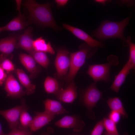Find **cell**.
I'll list each match as a JSON object with an SVG mask.
<instances>
[{
	"mask_svg": "<svg viewBox=\"0 0 135 135\" xmlns=\"http://www.w3.org/2000/svg\"><path fill=\"white\" fill-rule=\"evenodd\" d=\"M19 58L21 64L30 73V78L33 79L36 77L40 70L32 56L21 53L19 54Z\"/></svg>",
	"mask_w": 135,
	"mask_h": 135,
	"instance_id": "9a60e30c",
	"label": "cell"
},
{
	"mask_svg": "<svg viewBox=\"0 0 135 135\" xmlns=\"http://www.w3.org/2000/svg\"><path fill=\"white\" fill-rule=\"evenodd\" d=\"M28 106L24 108L20 114L19 118V125L18 129L26 131H28V128L32 121V118L28 112Z\"/></svg>",
	"mask_w": 135,
	"mask_h": 135,
	"instance_id": "7402d4cb",
	"label": "cell"
},
{
	"mask_svg": "<svg viewBox=\"0 0 135 135\" xmlns=\"http://www.w3.org/2000/svg\"><path fill=\"white\" fill-rule=\"evenodd\" d=\"M55 124L59 128H72L74 132H78L82 130L85 124L77 116H66L56 122Z\"/></svg>",
	"mask_w": 135,
	"mask_h": 135,
	"instance_id": "30bf717a",
	"label": "cell"
},
{
	"mask_svg": "<svg viewBox=\"0 0 135 135\" xmlns=\"http://www.w3.org/2000/svg\"><path fill=\"white\" fill-rule=\"evenodd\" d=\"M107 102L112 111L118 112L123 118L128 117L122 103L119 98H110Z\"/></svg>",
	"mask_w": 135,
	"mask_h": 135,
	"instance_id": "44dd1931",
	"label": "cell"
},
{
	"mask_svg": "<svg viewBox=\"0 0 135 135\" xmlns=\"http://www.w3.org/2000/svg\"><path fill=\"white\" fill-rule=\"evenodd\" d=\"M35 114L30 127V130L32 132L36 131L47 124L55 116L45 111L35 112Z\"/></svg>",
	"mask_w": 135,
	"mask_h": 135,
	"instance_id": "4fadbf2b",
	"label": "cell"
},
{
	"mask_svg": "<svg viewBox=\"0 0 135 135\" xmlns=\"http://www.w3.org/2000/svg\"><path fill=\"white\" fill-rule=\"evenodd\" d=\"M33 28L31 26L25 30L23 34L18 36L16 45V48H21L27 52L31 55L34 50L33 46L32 31Z\"/></svg>",
	"mask_w": 135,
	"mask_h": 135,
	"instance_id": "8fae6325",
	"label": "cell"
},
{
	"mask_svg": "<svg viewBox=\"0 0 135 135\" xmlns=\"http://www.w3.org/2000/svg\"><path fill=\"white\" fill-rule=\"evenodd\" d=\"M98 48L90 47L86 44H82L80 50L70 54L69 72L64 77L66 83L69 84L73 81L78 70L84 64L86 58L94 55Z\"/></svg>",
	"mask_w": 135,
	"mask_h": 135,
	"instance_id": "3957f363",
	"label": "cell"
},
{
	"mask_svg": "<svg viewBox=\"0 0 135 135\" xmlns=\"http://www.w3.org/2000/svg\"><path fill=\"white\" fill-rule=\"evenodd\" d=\"M104 128L103 120L99 121L96 124L90 135H101Z\"/></svg>",
	"mask_w": 135,
	"mask_h": 135,
	"instance_id": "83f0119b",
	"label": "cell"
},
{
	"mask_svg": "<svg viewBox=\"0 0 135 135\" xmlns=\"http://www.w3.org/2000/svg\"><path fill=\"white\" fill-rule=\"evenodd\" d=\"M11 130L9 133L4 134V135H32V132L30 130H25L18 128Z\"/></svg>",
	"mask_w": 135,
	"mask_h": 135,
	"instance_id": "f1b7e54d",
	"label": "cell"
},
{
	"mask_svg": "<svg viewBox=\"0 0 135 135\" xmlns=\"http://www.w3.org/2000/svg\"><path fill=\"white\" fill-rule=\"evenodd\" d=\"M21 105L7 110H0V115L3 116L8 122L9 128L12 130L18 128L19 118L22 111L28 106L24 100L21 101Z\"/></svg>",
	"mask_w": 135,
	"mask_h": 135,
	"instance_id": "8992f818",
	"label": "cell"
},
{
	"mask_svg": "<svg viewBox=\"0 0 135 135\" xmlns=\"http://www.w3.org/2000/svg\"><path fill=\"white\" fill-rule=\"evenodd\" d=\"M18 36L13 34L0 40V52L1 54L6 56L12 54L16 48Z\"/></svg>",
	"mask_w": 135,
	"mask_h": 135,
	"instance_id": "e0dca14e",
	"label": "cell"
},
{
	"mask_svg": "<svg viewBox=\"0 0 135 135\" xmlns=\"http://www.w3.org/2000/svg\"><path fill=\"white\" fill-rule=\"evenodd\" d=\"M7 76L4 70L0 66V86L4 83Z\"/></svg>",
	"mask_w": 135,
	"mask_h": 135,
	"instance_id": "4dcf8cb0",
	"label": "cell"
},
{
	"mask_svg": "<svg viewBox=\"0 0 135 135\" xmlns=\"http://www.w3.org/2000/svg\"><path fill=\"white\" fill-rule=\"evenodd\" d=\"M130 20V18L128 17L119 22L104 20L98 28L94 31L92 35L102 40L111 38H118L122 40L124 46H128L124 32Z\"/></svg>",
	"mask_w": 135,
	"mask_h": 135,
	"instance_id": "7a4b0ae2",
	"label": "cell"
},
{
	"mask_svg": "<svg viewBox=\"0 0 135 135\" xmlns=\"http://www.w3.org/2000/svg\"><path fill=\"white\" fill-rule=\"evenodd\" d=\"M118 59L116 56L110 55L108 57V62L107 63L88 66L86 73L93 79L95 83L100 80L108 82L110 79L111 67L118 64Z\"/></svg>",
	"mask_w": 135,
	"mask_h": 135,
	"instance_id": "277c9868",
	"label": "cell"
},
{
	"mask_svg": "<svg viewBox=\"0 0 135 135\" xmlns=\"http://www.w3.org/2000/svg\"><path fill=\"white\" fill-rule=\"evenodd\" d=\"M95 1L97 3L105 5L106 3L108 1L106 0H95Z\"/></svg>",
	"mask_w": 135,
	"mask_h": 135,
	"instance_id": "836d02e7",
	"label": "cell"
},
{
	"mask_svg": "<svg viewBox=\"0 0 135 135\" xmlns=\"http://www.w3.org/2000/svg\"><path fill=\"white\" fill-rule=\"evenodd\" d=\"M31 56L36 62L45 69L47 68L50 62L46 53L34 50Z\"/></svg>",
	"mask_w": 135,
	"mask_h": 135,
	"instance_id": "d4e9b609",
	"label": "cell"
},
{
	"mask_svg": "<svg viewBox=\"0 0 135 135\" xmlns=\"http://www.w3.org/2000/svg\"><path fill=\"white\" fill-rule=\"evenodd\" d=\"M69 54L68 51L64 49H59L57 51L54 65L57 76L59 78L66 76L69 68L70 58Z\"/></svg>",
	"mask_w": 135,
	"mask_h": 135,
	"instance_id": "52a82bcc",
	"label": "cell"
},
{
	"mask_svg": "<svg viewBox=\"0 0 135 135\" xmlns=\"http://www.w3.org/2000/svg\"><path fill=\"white\" fill-rule=\"evenodd\" d=\"M4 133L2 131L1 125L0 122V135H4Z\"/></svg>",
	"mask_w": 135,
	"mask_h": 135,
	"instance_id": "d590c367",
	"label": "cell"
},
{
	"mask_svg": "<svg viewBox=\"0 0 135 135\" xmlns=\"http://www.w3.org/2000/svg\"><path fill=\"white\" fill-rule=\"evenodd\" d=\"M134 68L129 59L118 74L115 76V79L110 88L116 92H118L127 75L130 73V70Z\"/></svg>",
	"mask_w": 135,
	"mask_h": 135,
	"instance_id": "2e32d148",
	"label": "cell"
},
{
	"mask_svg": "<svg viewBox=\"0 0 135 135\" xmlns=\"http://www.w3.org/2000/svg\"><path fill=\"white\" fill-rule=\"evenodd\" d=\"M33 46L34 50L54 54L55 51L50 42H46L42 37L38 38L33 42Z\"/></svg>",
	"mask_w": 135,
	"mask_h": 135,
	"instance_id": "ffe728a7",
	"label": "cell"
},
{
	"mask_svg": "<svg viewBox=\"0 0 135 135\" xmlns=\"http://www.w3.org/2000/svg\"><path fill=\"white\" fill-rule=\"evenodd\" d=\"M20 82L26 89V94L30 95L34 92L36 86L31 83L29 77L22 69H17L15 70Z\"/></svg>",
	"mask_w": 135,
	"mask_h": 135,
	"instance_id": "d6986e66",
	"label": "cell"
},
{
	"mask_svg": "<svg viewBox=\"0 0 135 135\" xmlns=\"http://www.w3.org/2000/svg\"><path fill=\"white\" fill-rule=\"evenodd\" d=\"M13 56H6L1 54L0 55V66L8 74L15 70V66L11 60Z\"/></svg>",
	"mask_w": 135,
	"mask_h": 135,
	"instance_id": "cb8c5ba5",
	"label": "cell"
},
{
	"mask_svg": "<svg viewBox=\"0 0 135 135\" xmlns=\"http://www.w3.org/2000/svg\"><path fill=\"white\" fill-rule=\"evenodd\" d=\"M4 83V89L8 96L14 98H20L26 94L22 86L11 73L7 75Z\"/></svg>",
	"mask_w": 135,
	"mask_h": 135,
	"instance_id": "ba28073f",
	"label": "cell"
},
{
	"mask_svg": "<svg viewBox=\"0 0 135 135\" xmlns=\"http://www.w3.org/2000/svg\"><path fill=\"white\" fill-rule=\"evenodd\" d=\"M18 11V15L2 27V32L15 31L23 30L29 24L30 22L27 20L25 15L21 13L20 10Z\"/></svg>",
	"mask_w": 135,
	"mask_h": 135,
	"instance_id": "5bb4252c",
	"label": "cell"
},
{
	"mask_svg": "<svg viewBox=\"0 0 135 135\" xmlns=\"http://www.w3.org/2000/svg\"><path fill=\"white\" fill-rule=\"evenodd\" d=\"M55 95L62 102L67 103L73 102L77 96L76 87L74 81L70 82L66 88H61Z\"/></svg>",
	"mask_w": 135,
	"mask_h": 135,
	"instance_id": "7c38bea8",
	"label": "cell"
},
{
	"mask_svg": "<svg viewBox=\"0 0 135 135\" xmlns=\"http://www.w3.org/2000/svg\"><path fill=\"white\" fill-rule=\"evenodd\" d=\"M126 39L127 42L129 46L130 56L129 59L133 66H135V44L132 42L130 36H128Z\"/></svg>",
	"mask_w": 135,
	"mask_h": 135,
	"instance_id": "4316f807",
	"label": "cell"
},
{
	"mask_svg": "<svg viewBox=\"0 0 135 135\" xmlns=\"http://www.w3.org/2000/svg\"><path fill=\"white\" fill-rule=\"evenodd\" d=\"M55 2L57 5L60 6H65L68 2V0H56Z\"/></svg>",
	"mask_w": 135,
	"mask_h": 135,
	"instance_id": "1f68e13d",
	"label": "cell"
},
{
	"mask_svg": "<svg viewBox=\"0 0 135 135\" xmlns=\"http://www.w3.org/2000/svg\"><path fill=\"white\" fill-rule=\"evenodd\" d=\"M104 128L108 133L118 134V133L116 128V124L109 118H104L103 120Z\"/></svg>",
	"mask_w": 135,
	"mask_h": 135,
	"instance_id": "484cf974",
	"label": "cell"
},
{
	"mask_svg": "<svg viewBox=\"0 0 135 135\" xmlns=\"http://www.w3.org/2000/svg\"><path fill=\"white\" fill-rule=\"evenodd\" d=\"M63 26L66 29L70 32L77 38L84 41L90 47L102 48L104 46V44L102 42L94 39L80 29L66 24H63Z\"/></svg>",
	"mask_w": 135,
	"mask_h": 135,
	"instance_id": "9c48e42d",
	"label": "cell"
},
{
	"mask_svg": "<svg viewBox=\"0 0 135 135\" xmlns=\"http://www.w3.org/2000/svg\"><path fill=\"white\" fill-rule=\"evenodd\" d=\"M22 4L29 13L28 18L30 22H32L43 27H49L56 31L60 30L54 19L49 3L41 4L34 0H27Z\"/></svg>",
	"mask_w": 135,
	"mask_h": 135,
	"instance_id": "6da1fadb",
	"label": "cell"
},
{
	"mask_svg": "<svg viewBox=\"0 0 135 135\" xmlns=\"http://www.w3.org/2000/svg\"><path fill=\"white\" fill-rule=\"evenodd\" d=\"M121 115L118 112L112 111L109 114V118L112 120L116 124L120 121Z\"/></svg>",
	"mask_w": 135,
	"mask_h": 135,
	"instance_id": "f546056e",
	"label": "cell"
},
{
	"mask_svg": "<svg viewBox=\"0 0 135 135\" xmlns=\"http://www.w3.org/2000/svg\"><path fill=\"white\" fill-rule=\"evenodd\" d=\"M105 135H119L118 134H114L108 133L106 132H104ZM123 135H128V134L126 132H125Z\"/></svg>",
	"mask_w": 135,
	"mask_h": 135,
	"instance_id": "e575fe53",
	"label": "cell"
},
{
	"mask_svg": "<svg viewBox=\"0 0 135 135\" xmlns=\"http://www.w3.org/2000/svg\"><path fill=\"white\" fill-rule=\"evenodd\" d=\"M45 91L48 94H56L61 89L60 88L58 82L54 78L48 76L44 83Z\"/></svg>",
	"mask_w": 135,
	"mask_h": 135,
	"instance_id": "603a6c76",
	"label": "cell"
},
{
	"mask_svg": "<svg viewBox=\"0 0 135 135\" xmlns=\"http://www.w3.org/2000/svg\"><path fill=\"white\" fill-rule=\"evenodd\" d=\"M3 31V27H0V33Z\"/></svg>",
	"mask_w": 135,
	"mask_h": 135,
	"instance_id": "8d00e7d4",
	"label": "cell"
},
{
	"mask_svg": "<svg viewBox=\"0 0 135 135\" xmlns=\"http://www.w3.org/2000/svg\"><path fill=\"white\" fill-rule=\"evenodd\" d=\"M102 92L98 89L95 83L90 85L84 92L83 100L88 110V113L90 114V118H95L94 113L92 111V109L102 98Z\"/></svg>",
	"mask_w": 135,
	"mask_h": 135,
	"instance_id": "5b68a950",
	"label": "cell"
},
{
	"mask_svg": "<svg viewBox=\"0 0 135 135\" xmlns=\"http://www.w3.org/2000/svg\"><path fill=\"white\" fill-rule=\"evenodd\" d=\"M43 102L44 106V111L51 115L55 116L56 115L68 112L58 101L47 99Z\"/></svg>",
	"mask_w": 135,
	"mask_h": 135,
	"instance_id": "ac0fdd59",
	"label": "cell"
},
{
	"mask_svg": "<svg viewBox=\"0 0 135 135\" xmlns=\"http://www.w3.org/2000/svg\"><path fill=\"white\" fill-rule=\"evenodd\" d=\"M54 132V130L52 128H49L48 129L46 132H44L41 135H50V134Z\"/></svg>",
	"mask_w": 135,
	"mask_h": 135,
	"instance_id": "d6a6232c",
	"label": "cell"
}]
</instances>
